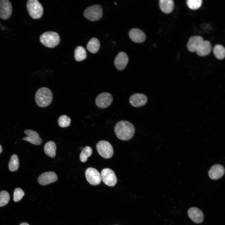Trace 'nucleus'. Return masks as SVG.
<instances>
[{
	"label": "nucleus",
	"mask_w": 225,
	"mask_h": 225,
	"mask_svg": "<svg viewBox=\"0 0 225 225\" xmlns=\"http://www.w3.org/2000/svg\"><path fill=\"white\" fill-rule=\"evenodd\" d=\"M114 131L116 136L120 140L127 141L132 138L135 132V128L130 122L122 120L115 125Z\"/></svg>",
	"instance_id": "1"
},
{
	"label": "nucleus",
	"mask_w": 225,
	"mask_h": 225,
	"mask_svg": "<svg viewBox=\"0 0 225 225\" xmlns=\"http://www.w3.org/2000/svg\"><path fill=\"white\" fill-rule=\"evenodd\" d=\"M52 92L46 87L39 89L35 95L36 102L37 105L41 107H45L49 105L52 102Z\"/></svg>",
	"instance_id": "2"
},
{
	"label": "nucleus",
	"mask_w": 225,
	"mask_h": 225,
	"mask_svg": "<svg viewBox=\"0 0 225 225\" xmlns=\"http://www.w3.org/2000/svg\"><path fill=\"white\" fill-rule=\"evenodd\" d=\"M41 43L45 46L50 48L57 46L60 41V36L57 32L48 31L43 33L40 38Z\"/></svg>",
	"instance_id": "3"
},
{
	"label": "nucleus",
	"mask_w": 225,
	"mask_h": 225,
	"mask_svg": "<svg viewBox=\"0 0 225 225\" xmlns=\"http://www.w3.org/2000/svg\"><path fill=\"white\" fill-rule=\"evenodd\" d=\"M27 8L30 16L33 19L41 18L43 13L42 4L37 0H29L27 4Z\"/></svg>",
	"instance_id": "4"
},
{
	"label": "nucleus",
	"mask_w": 225,
	"mask_h": 225,
	"mask_svg": "<svg viewBox=\"0 0 225 225\" xmlns=\"http://www.w3.org/2000/svg\"><path fill=\"white\" fill-rule=\"evenodd\" d=\"M102 7L99 5H94L87 8L84 12V16L89 20L96 21L102 17Z\"/></svg>",
	"instance_id": "5"
},
{
	"label": "nucleus",
	"mask_w": 225,
	"mask_h": 225,
	"mask_svg": "<svg viewBox=\"0 0 225 225\" xmlns=\"http://www.w3.org/2000/svg\"><path fill=\"white\" fill-rule=\"evenodd\" d=\"M97 151L102 157L108 159L113 155L114 151L111 144L108 142L102 140L97 143L96 145Z\"/></svg>",
	"instance_id": "6"
},
{
	"label": "nucleus",
	"mask_w": 225,
	"mask_h": 225,
	"mask_svg": "<svg viewBox=\"0 0 225 225\" xmlns=\"http://www.w3.org/2000/svg\"><path fill=\"white\" fill-rule=\"evenodd\" d=\"M101 180L106 185L110 186H114L117 183V179L114 172L111 169L106 168L101 172Z\"/></svg>",
	"instance_id": "7"
},
{
	"label": "nucleus",
	"mask_w": 225,
	"mask_h": 225,
	"mask_svg": "<svg viewBox=\"0 0 225 225\" xmlns=\"http://www.w3.org/2000/svg\"><path fill=\"white\" fill-rule=\"evenodd\" d=\"M113 100L111 94L108 92H103L99 94L95 99V103L98 107L106 108L112 104Z\"/></svg>",
	"instance_id": "8"
},
{
	"label": "nucleus",
	"mask_w": 225,
	"mask_h": 225,
	"mask_svg": "<svg viewBox=\"0 0 225 225\" xmlns=\"http://www.w3.org/2000/svg\"><path fill=\"white\" fill-rule=\"evenodd\" d=\"M85 176L88 182L93 185L99 184L101 181L100 174L96 169L90 167L85 171Z\"/></svg>",
	"instance_id": "9"
},
{
	"label": "nucleus",
	"mask_w": 225,
	"mask_h": 225,
	"mask_svg": "<svg viewBox=\"0 0 225 225\" xmlns=\"http://www.w3.org/2000/svg\"><path fill=\"white\" fill-rule=\"evenodd\" d=\"M147 96L141 93H135L130 97L129 102L133 106L135 107H141L144 105L148 101Z\"/></svg>",
	"instance_id": "10"
},
{
	"label": "nucleus",
	"mask_w": 225,
	"mask_h": 225,
	"mask_svg": "<svg viewBox=\"0 0 225 225\" xmlns=\"http://www.w3.org/2000/svg\"><path fill=\"white\" fill-rule=\"evenodd\" d=\"M12 9L10 2L7 0L0 1V18L4 20L7 19L11 16Z\"/></svg>",
	"instance_id": "11"
},
{
	"label": "nucleus",
	"mask_w": 225,
	"mask_h": 225,
	"mask_svg": "<svg viewBox=\"0 0 225 225\" xmlns=\"http://www.w3.org/2000/svg\"><path fill=\"white\" fill-rule=\"evenodd\" d=\"M58 178L53 172L50 171L42 173L38 178V182L42 185H46L57 181Z\"/></svg>",
	"instance_id": "12"
},
{
	"label": "nucleus",
	"mask_w": 225,
	"mask_h": 225,
	"mask_svg": "<svg viewBox=\"0 0 225 225\" xmlns=\"http://www.w3.org/2000/svg\"><path fill=\"white\" fill-rule=\"evenodd\" d=\"M24 132L27 136L22 138V140L36 145H40L42 143V139L36 132L32 130L27 129L24 131Z\"/></svg>",
	"instance_id": "13"
},
{
	"label": "nucleus",
	"mask_w": 225,
	"mask_h": 225,
	"mask_svg": "<svg viewBox=\"0 0 225 225\" xmlns=\"http://www.w3.org/2000/svg\"><path fill=\"white\" fill-rule=\"evenodd\" d=\"M128 62V58L124 52H120L116 57L114 64L116 68L118 70H123L126 66Z\"/></svg>",
	"instance_id": "14"
},
{
	"label": "nucleus",
	"mask_w": 225,
	"mask_h": 225,
	"mask_svg": "<svg viewBox=\"0 0 225 225\" xmlns=\"http://www.w3.org/2000/svg\"><path fill=\"white\" fill-rule=\"evenodd\" d=\"M188 214L190 218L194 222L200 223L204 219V215L202 211L199 208L195 207L189 209Z\"/></svg>",
	"instance_id": "15"
},
{
	"label": "nucleus",
	"mask_w": 225,
	"mask_h": 225,
	"mask_svg": "<svg viewBox=\"0 0 225 225\" xmlns=\"http://www.w3.org/2000/svg\"><path fill=\"white\" fill-rule=\"evenodd\" d=\"M129 36L133 41L137 43L142 42L146 38L145 33L140 29L137 28L132 29L129 32Z\"/></svg>",
	"instance_id": "16"
},
{
	"label": "nucleus",
	"mask_w": 225,
	"mask_h": 225,
	"mask_svg": "<svg viewBox=\"0 0 225 225\" xmlns=\"http://www.w3.org/2000/svg\"><path fill=\"white\" fill-rule=\"evenodd\" d=\"M225 169L223 166L220 164L213 165L208 172L209 177L213 180L218 179L224 175Z\"/></svg>",
	"instance_id": "17"
},
{
	"label": "nucleus",
	"mask_w": 225,
	"mask_h": 225,
	"mask_svg": "<svg viewBox=\"0 0 225 225\" xmlns=\"http://www.w3.org/2000/svg\"><path fill=\"white\" fill-rule=\"evenodd\" d=\"M202 37L200 36H193L190 37L187 45L188 49L191 52H195L201 43L203 41Z\"/></svg>",
	"instance_id": "18"
},
{
	"label": "nucleus",
	"mask_w": 225,
	"mask_h": 225,
	"mask_svg": "<svg viewBox=\"0 0 225 225\" xmlns=\"http://www.w3.org/2000/svg\"><path fill=\"white\" fill-rule=\"evenodd\" d=\"M211 42L208 40H203L198 47L195 52L200 56L203 57L208 55L212 50Z\"/></svg>",
	"instance_id": "19"
},
{
	"label": "nucleus",
	"mask_w": 225,
	"mask_h": 225,
	"mask_svg": "<svg viewBox=\"0 0 225 225\" xmlns=\"http://www.w3.org/2000/svg\"><path fill=\"white\" fill-rule=\"evenodd\" d=\"M159 3L161 10L166 14L171 13L174 8V3L172 0H160Z\"/></svg>",
	"instance_id": "20"
},
{
	"label": "nucleus",
	"mask_w": 225,
	"mask_h": 225,
	"mask_svg": "<svg viewBox=\"0 0 225 225\" xmlns=\"http://www.w3.org/2000/svg\"><path fill=\"white\" fill-rule=\"evenodd\" d=\"M56 146L52 141H49L45 144L44 150L45 153L51 158H54L56 155Z\"/></svg>",
	"instance_id": "21"
},
{
	"label": "nucleus",
	"mask_w": 225,
	"mask_h": 225,
	"mask_svg": "<svg viewBox=\"0 0 225 225\" xmlns=\"http://www.w3.org/2000/svg\"><path fill=\"white\" fill-rule=\"evenodd\" d=\"M100 43L99 40L95 38H92L88 42L87 46V49L91 52L95 53L99 50Z\"/></svg>",
	"instance_id": "22"
},
{
	"label": "nucleus",
	"mask_w": 225,
	"mask_h": 225,
	"mask_svg": "<svg viewBox=\"0 0 225 225\" xmlns=\"http://www.w3.org/2000/svg\"><path fill=\"white\" fill-rule=\"evenodd\" d=\"M213 52L215 56L218 59L222 60L225 58V49L221 45L217 44L215 45L213 48Z\"/></svg>",
	"instance_id": "23"
},
{
	"label": "nucleus",
	"mask_w": 225,
	"mask_h": 225,
	"mask_svg": "<svg viewBox=\"0 0 225 225\" xmlns=\"http://www.w3.org/2000/svg\"><path fill=\"white\" fill-rule=\"evenodd\" d=\"M74 57L75 60L78 61L85 59L87 57V54L84 48L81 46L77 47L75 50Z\"/></svg>",
	"instance_id": "24"
},
{
	"label": "nucleus",
	"mask_w": 225,
	"mask_h": 225,
	"mask_svg": "<svg viewBox=\"0 0 225 225\" xmlns=\"http://www.w3.org/2000/svg\"><path fill=\"white\" fill-rule=\"evenodd\" d=\"M19 166V162L18 156L16 154H13L12 156L8 163V167L9 170L12 172L17 170Z\"/></svg>",
	"instance_id": "25"
},
{
	"label": "nucleus",
	"mask_w": 225,
	"mask_h": 225,
	"mask_svg": "<svg viewBox=\"0 0 225 225\" xmlns=\"http://www.w3.org/2000/svg\"><path fill=\"white\" fill-rule=\"evenodd\" d=\"M92 153V150L89 146L85 147L81 152L80 154V159L82 162H86L88 157H90Z\"/></svg>",
	"instance_id": "26"
},
{
	"label": "nucleus",
	"mask_w": 225,
	"mask_h": 225,
	"mask_svg": "<svg viewBox=\"0 0 225 225\" xmlns=\"http://www.w3.org/2000/svg\"><path fill=\"white\" fill-rule=\"evenodd\" d=\"M71 119L70 118L66 115H62L60 116L58 119V125L62 128L69 126L71 123Z\"/></svg>",
	"instance_id": "27"
},
{
	"label": "nucleus",
	"mask_w": 225,
	"mask_h": 225,
	"mask_svg": "<svg viewBox=\"0 0 225 225\" xmlns=\"http://www.w3.org/2000/svg\"><path fill=\"white\" fill-rule=\"evenodd\" d=\"M202 0H188L186 3L190 9L196 10L199 8L202 3Z\"/></svg>",
	"instance_id": "28"
},
{
	"label": "nucleus",
	"mask_w": 225,
	"mask_h": 225,
	"mask_svg": "<svg viewBox=\"0 0 225 225\" xmlns=\"http://www.w3.org/2000/svg\"><path fill=\"white\" fill-rule=\"evenodd\" d=\"M10 200L9 193L5 191L0 192V207L6 205Z\"/></svg>",
	"instance_id": "29"
},
{
	"label": "nucleus",
	"mask_w": 225,
	"mask_h": 225,
	"mask_svg": "<svg viewBox=\"0 0 225 225\" xmlns=\"http://www.w3.org/2000/svg\"><path fill=\"white\" fill-rule=\"evenodd\" d=\"M25 195L24 192L20 188H16L13 193V200L18 202Z\"/></svg>",
	"instance_id": "30"
},
{
	"label": "nucleus",
	"mask_w": 225,
	"mask_h": 225,
	"mask_svg": "<svg viewBox=\"0 0 225 225\" xmlns=\"http://www.w3.org/2000/svg\"><path fill=\"white\" fill-rule=\"evenodd\" d=\"M19 225H29V224L26 222H23L21 223Z\"/></svg>",
	"instance_id": "31"
},
{
	"label": "nucleus",
	"mask_w": 225,
	"mask_h": 225,
	"mask_svg": "<svg viewBox=\"0 0 225 225\" xmlns=\"http://www.w3.org/2000/svg\"><path fill=\"white\" fill-rule=\"evenodd\" d=\"M2 148L1 146L0 145V153L2 152Z\"/></svg>",
	"instance_id": "32"
}]
</instances>
